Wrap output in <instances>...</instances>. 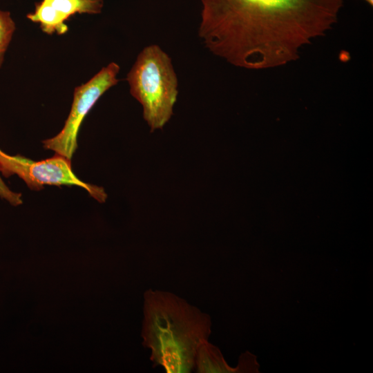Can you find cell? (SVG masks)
Wrapping results in <instances>:
<instances>
[{
	"mask_svg": "<svg viewBox=\"0 0 373 373\" xmlns=\"http://www.w3.org/2000/svg\"><path fill=\"white\" fill-rule=\"evenodd\" d=\"M363 1L367 3L370 6H373V0H363Z\"/></svg>",
	"mask_w": 373,
	"mask_h": 373,
	"instance_id": "8fae6325",
	"label": "cell"
},
{
	"mask_svg": "<svg viewBox=\"0 0 373 373\" xmlns=\"http://www.w3.org/2000/svg\"><path fill=\"white\" fill-rule=\"evenodd\" d=\"M26 157L19 155H10L0 149V171L5 177L12 175H20Z\"/></svg>",
	"mask_w": 373,
	"mask_h": 373,
	"instance_id": "9c48e42d",
	"label": "cell"
},
{
	"mask_svg": "<svg viewBox=\"0 0 373 373\" xmlns=\"http://www.w3.org/2000/svg\"><path fill=\"white\" fill-rule=\"evenodd\" d=\"M1 173V171H0ZM0 197L13 206L22 204L21 193L12 191L3 182L0 175Z\"/></svg>",
	"mask_w": 373,
	"mask_h": 373,
	"instance_id": "30bf717a",
	"label": "cell"
},
{
	"mask_svg": "<svg viewBox=\"0 0 373 373\" xmlns=\"http://www.w3.org/2000/svg\"><path fill=\"white\" fill-rule=\"evenodd\" d=\"M19 178L33 190H40L44 185L77 186L99 202L107 198L102 187L79 180L73 172L70 160L59 154L40 161L26 158Z\"/></svg>",
	"mask_w": 373,
	"mask_h": 373,
	"instance_id": "5b68a950",
	"label": "cell"
},
{
	"mask_svg": "<svg viewBox=\"0 0 373 373\" xmlns=\"http://www.w3.org/2000/svg\"><path fill=\"white\" fill-rule=\"evenodd\" d=\"M103 7V0H41L35 3L34 10L26 17L39 23L44 33L62 35L68 32L66 21L72 16L99 14Z\"/></svg>",
	"mask_w": 373,
	"mask_h": 373,
	"instance_id": "8992f818",
	"label": "cell"
},
{
	"mask_svg": "<svg viewBox=\"0 0 373 373\" xmlns=\"http://www.w3.org/2000/svg\"><path fill=\"white\" fill-rule=\"evenodd\" d=\"M245 359L237 368L228 365L217 347L208 341L202 344L197 352L195 370L198 373L238 372L247 370Z\"/></svg>",
	"mask_w": 373,
	"mask_h": 373,
	"instance_id": "52a82bcc",
	"label": "cell"
},
{
	"mask_svg": "<svg viewBox=\"0 0 373 373\" xmlns=\"http://www.w3.org/2000/svg\"><path fill=\"white\" fill-rule=\"evenodd\" d=\"M119 70L117 63L111 62L75 88L71 108L62 129L42 142L44 149L71 160L77 148L78 133L84 118L98 99L118 83Z\"/></svg>",
	"mask_w": 373,
	"mask_h": 373,
	"instance_id": "277c9868",
	"label": "cell"
},
{
	"mask_svg": "<svg viewBox=\"0 0 373 373\" xmlns=\"http://www.w3.org/2000/svg\"><path fill=\"white\" fill-rule=\"evenodd\" d=\"M131 95L139 102L153 132L169 121L178 95V80L171 59L159 46L138 54L126 75Z\"/></svg>",
	"mask_w": 373,
	"mask_h": 373,
	"instance_id": "3957f363",
	"label": "cell"
},
{
	"mask_svg": "<svg viewBox=\"0 0 373 373\" xmlns=\"http://www.w3.org/2000/svg\"><path fill=\"white\" fill-rule=\"evenodd\" d=\"M143 309L142 343L153 365L167 373L195 370L198 350L211 334L209 316L171 292L151 289L144 294Z\"/></svg>",
	"mask_w": 373,
	"mask_h": 373,
	"instance_id": "7a4b0ae2",
	"label": "cell"
},
{
	"mask_svg": "<svg viewBox=\"0 0 373 373\" xmlns=\"http://www.w3.org/2000/svg\"><path fill=\"white\" fill-rule=\"evenodd\" d=\"M15 30L16 25L10 13L0 10V68Z\"/></svg>",
	"mask_w": 373,
	"mask_h": 373,
	"instance_id": "ba28073f",
	"label": "cell"
},
{
	"mask_svg": "<svg viewBox=\"0 0 373 373\" xmlns=\"http://www.w3.org/2000/svg\"><path fill=\"white\" fill-rule=\"evenodd\" d=\"M198 37L229 64L267 69L299 59L300 49L325 36L344 0H200Z\"/></svg>",
	"mask_w": 373,
	"mask_h": 373,
	"instance_id": "6da1fadb",
	"label": "cell"
}]
</instances>
